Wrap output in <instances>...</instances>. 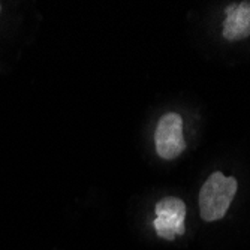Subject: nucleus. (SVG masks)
<instances>
[{"label": "nucleus", "instance_id": "obj_4", "mask_svg": "<svg viewBox=\"0 0 250 250\" xmlns=\"http://www.w3.org/2000/svg\"><path fill=\"white\" fill-rule=\"evenodd\" d=\"M223 36L228 41H241L250 36V2L234 3L226 8Z\"/></svg>", "mask_w": 250, "mask_h": 250}, {"label": "nucleus", "instance_id": "obj_3", "mask_svg": "<svg viewBox=\"0 0 250 250\" xmlns=\"http://www.w3.org/2000/svg\"><path fill=\"white\" fill-rule=\"evenodd\" d=\"M154 211V229L161 238L174 240L175 235L185 234L186 206L181 199L174 196L164 198L156 204Z\"/></svg>", "mask_w": 250, "mask_h": 250}, {"label": "nucleus", "instance_id": "obj_1", "mask_svg": "<svg viewBox=\"0 0 250 250\" xmlns=\"http://www.w3.org/2000/svg\"><path fill=\"white\" fill-rule=\"evenodd\" d=\"M237 180L225 177L222 172H213L199 192V213L206 222L222 219L228 211L237 193Z\"/></svg>", "mask_w": 250, "mask_h": 250}, {"label": "nucleus", "instance_id": "obj_5", "mask_svg": "<svg viewBox=\"0 0 250 250\" xmlns=\"http://www.w3.org/2000/svg\"><path fill=\"white\" fill-rule=\"evenodd\" d=\"M0 11H2V3H0Z\"/></svg>", "mask_w": 250, "mask_h": 250}, {"label": "nucleus", "instance_id": "obj_2", "mask_svg": "<svg viewBox=\"0 0 250 250\" xmlns=\"http://www.w3.org/2000/svg\"><path fill=\"white\" fill-rule=\"evenodd\" d=\"M156 151L165 161H172L186 148L183 138V120L175 112L162 116L154 132Z\"/></svg>", "mask_w": 250, "mask_h": 250}]
</instances>
